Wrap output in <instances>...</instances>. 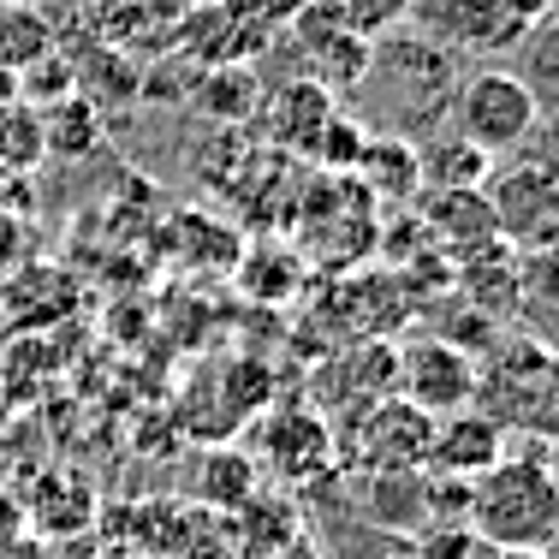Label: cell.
I'll list each match as a JSON object with an SVG mask.
<instances>
[{
	"mask_svg": "<svg viewBox=\"0 0 559 559\" xmlns=\"http://www.w3.org/2000/svg\"><path fill=\"white\" fill-rule=\"evenodd\" d=\"M471 530L483 548L548 554L559 542V471L536 452H500L495 471L471 483Z\"/></svg>",
	"mask_w": 559,
	"mask_h": 559,
	"instance_id": "1",
	"label": "cell"
},
{
	"mask_svg": "<svg viewBox=\"0 0 559 559\" xmlns=\"http://www.w3.org/2000/svg\"><path fill=\"white\" fill-rule=\"evenodd\" d=\"M452 84H459V60L441 36H423V31H393L369 48V72L364 90H376L388 102L399 138H429L435 126H447V102Z\"/></svg>",
	"mask_w": 559,
	"mask_h": 559,
	"instance_id": "2",
	"label": "cell"
},
{
	"mask_svg": "<svg viewBox=\"0 0 559 559\" xmlns=\"http://www.w3.org/2000/svg\"><path fill=\"white\" fill-rule=\"evenodd\" d=\"M447 126L500 162V155L530 150V138H536V126H542V102L512 66H476V72H464L459 84H452Z\"/></svg>",
	"mask_w": 559,
	"mask_h": 559,
	"instance_id": "3",
	"label": "cell"
},
{
	"mask_svg": "<svg viewBox=\"0 0 559 559\" xmlns=\"http://www.w3.org/2000/svg\"><path fill=\"white\" fill-rule=\"evenodd\" d=\"M495 233L512 250H530L559 233V155H500L483 179Z\"/></svg>",
	"mask_w": 559,
	"mask_h": 559,
	"instance_id": "4",
	"label": "cell"
},
{
	"mask_svg": "<svg viewBox=\"0 0 559 559\" xmlns=\"http://www.w3.org/2000/svg\"><path fill=\"white\" fill-rule=\"evenodd\" d=\"M393 393L411 399L417 411L429 417H447V411L476 405L483 393V364L459 345H447L441 334H423L411 345H399V364H393Z\"/></svg>",
	"mask_w": 559,
	"mask_h": 559,
	"instance_id": "5",
	"label": "cell"
},
{
	"mask_svg": "<svg viewBox=\"0 0 559 559\" xmlns=\"http://www.w3.org/2000/svg\"><path fill=\"white\" fill-rule=\"evenodd\" d=\"M280 31L292 36V48H298L304 60V78L310 84H322L328 96H357L364 90V72H369V48L364 36L352 31V24L340 19L334 0H316V7H304L292 24H280Z\"/></svg>",
	"mask_w": 559,
	"mask_h": 559,
	"instance_id": "6",
	"label": "cell"
},
{
	"mask_svg": "<svg viewBox=\"0 0 559 559\" xmlns=\"http://www.w3.org/2000/svg\"><path fill=\"white\" fill-rule=\"evenodd\" d=\"M429 441H435V417L399 393L357 411V459H364V471H423Z\"/></svg>",
	"mask_w": 559,
	"mask_h": 559,
	"instance_id": "7",
	"label": "cell"
},
{
	"mask_svg": "<svg viewBox=\"0 0 559 559\" xmlns=\"http://www.w3.org/2000/svg\"><path fill=\"white\" fill-rule=\"evenodd\" d=\"M506 452V423L495 411H447V417H435V441H429V459H423V471L429 476H447V483H476L483 471H495Z\"/></svg>",
	"mask_w": 559,
	"mask_h": 559,
	"instance_id": "8",
	"label": "cell"
},
{
	"mask_svg": "<svg viewBox=\"0 0 559 559\" xmlns=\"http://www.w3.org/2000/svg\"><path fill=\"white\" fill-rule=\"evenodd\" d=\"M334 464V429L322 411H274L262 423V476L310 483Z\"/></svg>",
	"mask_w": 559,
	"mask_h": 559,
	"instance_id": "9",
	"label": "cell"
},
{
	"mask_svg": "<svg viewBox=\"0 0 559 559\" xmlns=\"http://www.w3.org/2000/svg\"><path fill=\"white\" fill-rule=\"evenodd\" d=\"M542 19V0H447V48H476V55H500L530 36Z\"/></svg>",
	"mask_w": 559,
	"mask_h": 559,
	"instance_id": "10",
	"label": "cell"
},
{
	"mask_svg": "<svg viewBox=\"0 0 559 559\" xmlns=\"http://www.w3.org/2000/svg\"><path fill=\"white\" fill-rule=\"evenodd\" d=\"M452 286H459V298L471 304V310H483L488 322H506V316H518V304H524V280H518V250L495 238V245L471 250V257L452 262Z\"/></svg>",
	"mask_w": 559,
	"mask_h": 559,
	"instance_id": "11",
	"label": "cell"
},
{
	"mask_svg": "<svg viewBox=\"0 0 559 559\" xmlns=\"http://www.w3.org/2000/svg\"><path fill=\"white\" fill-rule=\"evenodd\" d=\"M417 221H423V233L441 245L447 262H459V257H471V250H483V245H495V238H500L483 185H471V191H429Z\"/></svg>",
	"mask_w": 559,
	"mask_h": 559,
	"instance_id": "12",
	"label": "cell"
},
{
	"mask_svg": "<svg viewBox=\"0 0 559 559\" xmlns=\"http://www.w3.org/2000/svg\"><path fill=\"white\" fill-rule=\"evenodd\" d=\"M257 114H262V131H269L280 150H310L316 155V138H322L328 119L340 114V96H328L310 78H292V84H280L262 96Z\"/></svg>",
	"mask_w": 559,
	"mask_h": 559,
	"instance_id": "13",
	"label": "cell"
},
{
	"mask_svg": "<svg viewBox=\"0 0 559 559\" xmlns=\"http://www.w3.org/2000/svg\"><path fill=\"white\" fill-rule=\"evenodd\" d=\"M411 143H417V179L429 185V191H471V185H483L488 167H495V155H483L452 126H435L429 138H411Z\"/></svg>",
	"mask_w": 559,
	"mask_h": 559,
	"instance_id": "14",
	"label": "cell"
},
{
	"mask_svg": "<svg viewBox=\"0 0 559 559\" xmlns=\"http://www.w3.org/2000/svg\"><path fill=\"white\" fill-rule=\"evenodd\" d=\"M43 143L48 155H60V162H90V155L102 150V138H108V119L90 96H78V90H66V96L43 102Z\"/></svg>",
	"mask_w": 559,
	"mask_h": 559,
	"instance_id": "15",
	"label": "cell"
},
{
	"mask_svg": "<svg viewBox=\"0 0 559 559\" xmlns=\"http://www.w3.org/2000/svg\"><path fill=\"white\" fill-rule=\"evenodd\" d=\"M352 179L364 185L369 197H388V203H399V197H417L423 179H417V143L399 138V131H388V138H369L364 155H357Z\"/></svg>",
	"mask_w": 559,
	"mask_h": 559,
	"instance_id": "16",
	"label": "cell"
},
{
	"mask_svg": "<svg viewBox=\"0 0 559 559\" xmlns=\"http://www.w3.org/2000/svg\"><path fill=\"white\" fill-rule=\"evenodd\" d=\"M257 495H262V471H257V459H250V452H238V447L209 452L203 471H197V500L215 506L221 518L226 512H245Z\"/></svg>",
	"mask_w": 559,
	"mask_h": 559,
	"instance_id": "17",
	"label": "cell"
},
{
	"mask_svg": "<svg viewBox=\"0 0 559 559\" xmlns=\"http://www.w3.org/2000/svg\"><path fill=\"white\" fill-rule=\"evenodd\" d=\"M364 506L376 524L405 530L429 518V471H369L364 483Z\"/></svg>",
	"mask_w": 559,
	"mask_h": 559,
	"instance_id": "18",
	"label": "cell"
},
{
	"mask_svg": "<svg viewBox=\"0 0 559 559\" xmlns=\"http://www.w3.org/2000/svg\"><path fill=\"white\" fill-rule=\"evenodd\" d=\"M55 55V19L43 7H19L7 0L0 7V66L7 72H31L36 60Z\"/></svg>",
	"mask_w": 559,
	"mask_h": 559,
	"instance_id": "19",
	"label": "cell"
},
{
	"mask_svg": "<svg viewBox=\"0 0 559 559\" xmlns=\"http://www.w3.org/2000/svg\"><path fill=\"white\" fill-rule=\"evenodd\" d=\"M48 162V143H43V114L36 102L12 96L0 108V173H36Z\"/></svg>",
	"mask_w": 559,
	"mask_h": 559,
	"instance_id": "20",
	"label": "cell"
},
{
	"mask_svg": "<svg viewBox=\"0 0 559 559\" xmlns=\"http://www.w3.org/2000/svg\"><path fill=\"white\" fill-rule=\"evenodd\" d=\"M518 78L536 90V102H554L559 96V7H542V19L530 24V36L518 43Z\"/></svg>",
	"mask_w": 559,
	"mask_h": 559,
	"instance_id": "21",
	"label": "cell"
},
{
	"mask_svg": "<svg viewBox=\"0 0 559 559\" xmlns=\"http://www.w3.org/2000/svg\"><path fill=\"white\" fill-rule=\"evenodd\" d=\"M203 102L215 119H226V126H238V119H250L262 108V90H257V78H250V66L245 60H221L215 72L203 78Z\"/></svg>",
	"mask_w": 559,
	"mask_h": 559,
	"instance_id": "22",
	"label": "cell"
},
{
	"mask_svg": "<svg viewBox=\"0 0 559 559\" xmlns=\"http://www.w3.org/2000/svg\"><path fill=\"white\" fill-rule=\"evenodd\" d=\"M334 7L364 43H381V36L405 31V24L417 19V0H334Z\"/></svg>",
	"mask_w": 559,
	"mask_h": 559,
	"instance_id": "23",
	"label": "cell"
},
{
	"mask_svg": "<svg viewBox=\"0 0 559 559\" xmlns=\"http://www.w3.org/2000/svg\"><path fill=\"white\" fill-rule=\"evenodd\" d=\"M518 280H524V298H548V310H559V233L518 250Z\"/></svg>",
	"mask_w": 559,
	"mask_h": 559,
	"instance_id": "24",
	"label": "cell"
},
{
	"mask_svg": "<svg viewBox=\"0 0 559 559\" xmlns=\"http://www.w3.org/2000/svg\"><path fill=\"white\" fill-rule=\"evenodd\" d=\"M24 262H31V226L19 221V209L0 203V280L19 274Z\"/></svg>",
	"mask_w": 559,
	"mask_h": 559,
	"instance_id": "25",
	"label": "cell"
},
{
	"mask_svg": "<svg viewBox=\"0 0 559 559\" xmlns=\"http://www.w3.org/2000/svg\"><path fill=\"white\" fill-rule=\"evenodd\" d=\"M250 7H257L262 19H269L274 31H280V24H292V19H298V12H304V7H316V0H250Z\"/></svg>",
	"mask_w": 559,
	"mask_h": 559,
	"instance_id": "26",
	"label": "cell"
},
{
	"mask_svg": "<svg viewBox=\"0 0 559 559\" xmlns=\"http://www.w3.org/2000/svg\"><path fill=\"white\" fill-rule=\"evenodd\" d=\"M542 131L554 138V155H559V96H554V102H542V126H536V138H542Z\"/></svg>",
	"mask_w": 559,
	"mask_h": 559,
	"instance_id": "27",
	"label": "cell"
},
{
	"mask_svg": "<svg viewBox=\"0 0 559 559\" xmlns=\"http://www.w3.org/2000/svg\"><path fill=\"white\" fill-rule=\"evenodd\" d=\"M12 96H19V72H7V66H0V108H7Z\"/></svg>",
	"mask_w": 559,
	"mask_h": 559,
	"instance_id": "28",
	"label": "cell"
},
{
	"mask_svg": "<svg viewBox=\"0 0 559 559\" xmlns=\"http://www.w3.org/2000/svg\"><path fill=\"white\" fill-rule=\"evenodd\" d=\"M542 345H548V357L559 364V310H554V328H548V340H542Z\"/></svg>",
	"mask_w": 559,
	"mask_h": 559,
	"instance_id": "29",
	"label": "cell"
},
{
	"mask_svg": "<svg viewBox=\"0 0 559 559\" xmlns=\"http://www.w3.org/2000/svg\"><path fill=\"white\" fill-rule=\"evenodd\" d=\"M96 559H138V554H131V548H102Z\"/></svg>",
	"mask_w": 559,
	"mask_h": 559,
	"instance_id": "30",
	"label": "cell"
},
{
	"mask_svg": "<svg viewBox=\"0 0 559 559\" xmlns=\"http://www.w3.org/2000/svg\"><path fill=\"white\" fill-rule=\"evenodd\" d=\"M7 328H12V316H7V298H0V340H7Z\"/></svg>",
	"mask_w": 559,
	"mask_h": 559,
	"instance_id": "31",
	"label": "cell"
},
{
	"mask_svg": "<svg viewBox=\"0 0 559 559\" xmlns=\"http://www.w3.org/2000/svg\"><path fill=\"white\" fill-rule=\"evenodd\" d=\"M542 7H559V0H542Z\"/></svg>",
	"mask_w": 559,
	"mask_h": 559,
	"instance_id": "32",
	"label": "cell"
}]
</instances>
